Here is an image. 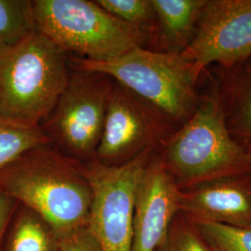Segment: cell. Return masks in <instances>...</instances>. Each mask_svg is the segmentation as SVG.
Segmentation results:
<instances>
[{
	"label": "cell",
	"instance_id": "19",
	"mask_svg": "<svg viewBox=\"0 0 251 251\" xmlns=\"http://www.w3.org/2000/svg\"><path fill=\"white\" fill-rule=\"evenodd\" d=\"M154 251H211L195 223L179 211L171 223L161 245Z\"/></svg>",
	"mask_w": 251,
	"mask_h": 251
},
{
	"label": "cell",
	"instance_id": "8",
	"mask_svg": "<svg viewBox=\"0 0 251 251\" xmlns=\"http://www.w3.org/2000/svg\"><path fill=\"white\" fill-rule=\"evenodd\" d=\"M176 129L159 111L115 82L93 159L106 166L123 165L158 150Z\"/></svg>",
	"mask_w": 251,
	"mask_h": 251
},
{
	"label": "cell",
	"instance_id": "10",
	"mask_svg": "<svg viewBox=\"0 0 251 251\" xmlns=\"http://www.w3.org/2000/svg\"><path fill=\"white\" fill-rule=\"evenodd\" d=\"M179 194L156 150L144 168L136 192L132 251H154L161 245L180 211Z\"/></svg>",
	"mask_w": 251,
	"mask_h": 251
},
{
	"label": "cell",
	"instance_id": "2",
	"mask_svg": "<svg viewBox=\"0 0 251 251\" xmlns=\"http://www.w3.org/2000/svg\"><path fill=\"white\" fill-rule=\"evenodd\" d=\"M65 52L39 31L13 46H0V118L40 127L66 88Z\"/></svg>",
	"mask_w": 251,
	"mask_h": 251
},
{
	"label": "cell",
	"instance_id": "20",
	"mask_svg": "<svg viewBox=\"0 0 251 251\" xmlns=\"http://www.w3.org/2000/svg\"><path fill=\"white\" fill-rule=\"evenodd\" d=\"M59 251H102L89 225H85L60 238Z\"/></svg>",
	"mask_w": 251,
	"mask_h": 251
},
{
	"label": "cell",
	"instance_id": "11",
	"mask_svg": "<svg viewBox=\"0 0 251 251\" xmlns=\"http://www.w3.org/2000/svg\"><path fill=\"white\" fill-rule=\"evenodd\" d=\"M179 190V209L191 220L251 230V171Z\"/></svg>",
	"mask_w": 251,
	"mask_h": 251
},
{
	"label": "cell",
	"instance_id": "22",
	"mask_svg": "<svg viewBox=\"0 0 251 251\" xmlns=\"http://www.w3.org/2000/svg\"><path fill=\"white\" fill-rule=\"evenodd\" d=\"M244 147H245V149H246V151H247L248 156H249V159H250V161H251V145L244 146Z\"/></svg>",
	"mask_w": 251,
	"mask_h": 251
},
{
	"label": "cell",
	"instance_id": "17",
	"mask_svg": "<svg viewBox=\"0 0 251 251\" xmlns=\"http://www.w3.org/2000/svg\"><path fill=\"white\" fill-rule=\"evenodd\" d=\"M97 3L121 22L144 31L150 41L155 25L152 0H97Z\"/></svg>",
	"mask_w": 251,
	"mask_h": 251
},
{
	"label": "cell",
	"instance_id": "14",
	"mask_svg": "<svg viewBox=\"0 0 251 251\" xmlns=\"http://www.w3.org/2000/svg\"><path fill=\"white\" fill-rule=\"evenodd\" d=\"M11 221L1 251H59V239L34 211L23 206Z\"/></svg>",
	"mask_w": 251,
	"mask_h": 251
},
{
	"label": "cell",
	"instance_id": "9",
	"mask_svg": "<svg viewBox=\"0 0 251 251\" xmlns=\"http://www.w3.org/2000/svg\"><path fill=\"white\" fill-rule=\"evenodd\" d=\"M182 55L206 70L228 68L251 56V0H206L198 31Z\"/></svg>",
	"mask_w": 251,
	"mask_h": 251
},
{
	"label": "cell",
	"instance_id": "4",
	"mask_svg": "<svg viewBox=\"0 0 251 251\" xmlns=\"http://www.w3.org/2000/svg\"><path fill=\"white\" fill-rule=\"evenodd\" d=\"M75 66L110 76L159 111L177 128L196 112L201 97L198 84L206 71L182 54L145 48H135L105 62L75 59Z\"/></svg>",
	"mask_w": 251,
	"mask_h": 251
},
{
	"label": "cell",
	"instance_id": "15",
	"mask_svg": "<svg viewBox=\"0 0 251 251\" xmlns=\"http://www.w3.org/2000/svg\"><path fill=\"white\" fill-rule=\"evenodd\" d=\"M35 31L33 1L0 0V46L16 45Z\"/></svg>",
	"mask_w": 251,
	"mask_h": 251
},
{
	"label": "cell",
	"instance_id": "6",
	"mask_svg": "<svg viewBox=\"0 0 251 251\" xmlns=\"http://www.w3.org/2000/svg\"><path fill=\"white\" fill-rule=\"evenodd\" d=\"M115 81L101 73L76 69L40 127L50 144L76 158H94Z\"/></svg>",
	"mask_w": 251,
	"mask_h": 251
},
{
	"label": "cell",
	"instance_id": "5",
	"mask_svg": "<svg viewBox=\"0 0 251 251\" xmlns=\"http://www.w3.org/2000/svg\"><path fill=\"white\" fill-rule=\"evenodd\" d=\"M33 5L36 30L63 52L105 62L148 47L146 33L114 17L97 1L36 0Z\"/></svg>",
	"mask_w": 251,
	"mask_h": 251
},
{
	"label": "cell",
	"instance_id": "1",
	"mask_svg": "<svg viewBox=\"0 0 251 251\" xmlns=\"http://www.w3.org/2000/svg\"><path fill=\"white\" fill-rule=\"evenodd\" d=\"M0 189L39 216L58 239L89 224L86 166L50 144L29 150L1 169Z\"/></svg>",
	"mask_w": 251,
	"mask_h": 251
},
{
	"label": "cell",
	"instance_id": "3",
	"mask_svg": "<svg viewBox=\"0 0 251 251\" xmlns=\"http://www.w3.org/2000/svg\"><path fill=\"white\" fill-rule=\"evenodd\" d=\"M179 189L225 175L251 171L245 147L230 135L212 76L196 112L158 148Z\"/></svg>",
	"mask_w": 251,
	"mask_h": 251
},
{
	"label": "cell",
	"instance_id": "21",
	"mask_svg": "<svg viewBox=\"0 0 251 251\" xmlns=\"http://www.w3.org/2000/svg\"><path fill=\"white\" fill-rule=\"evenodd\" d=\"M18 203L0 189V251Z\"/></svg>",
	"mask_w": 251,
	"mask_h": 251
},
{
	"label": "cell",
	"instance_id": "7",
	"mask_svg": "<svg viewBox=\"0 0 251 251\" xmlns=\"http://www.w3.org/2000/svg\"><path fill=\"white\" fill-rule=\"evenodd\" d=\"M120 166L92 159L86 166L91 188L89 227L102 251H132L133 215L138 184L153 152Z\"/></svg>",
	"mask_w": 251,
	"mask_h": 251
},
{
	"label": "cell",
	"instance_id": "12",
	"mask_svg": "<svg viewBox=\"0 0 251 251\" xmlns=\"http://www.w3.org/2000/svg\"><path fill=\"white\" fill-rule=\"evenodd\" d=\"M206 0H152L155 25L147 49L182 54L191 45Z\"/></svg>",
	"mask_w": 251,
	"mask_h": 251
},
{
	"label": "cell",
	"instance_id": "18",
	"mask_svg": "<svg viewBox=\"0 0 251 251\" xmlns=\"http://www.w3.org/2000/svg\"><path fill=\"white\" fill-rule=\"evenodd\" d=\"M193 222L211 251H251V230L213 223Z\"/></svg>",
	"mask_w": 251,
	"mask_h": 251
},
{
	"label": "cell",
	"instance_id": "13",
	"mask_svg": "<svg viewBox=\"0 0 251 251\" xmlns=\"http://www.w3.org/2000/svg\"><path fill=\"white\" fill-rule=\"evenodd\" d=\"M213 77L229 133L251 145V56L228 68L216 66Z\"/></svg>",
	"mask_w": 251,
	"mask_h": 251
},
{
	"label": "cell",
	"instance_id": "16",
	"mask_svg": "<svg viewBox=\"0 0 251 251\" xmlns=\"http://www.w3.org/2000/svg\"><path fill=\"white\" fill-rule=\"evenodd\" d=\"M50 144L41 127H23L0 118V170L29 150Z\"/></svg>",
	"mask_w": 251,
	"mask_h": 251
}]
</instances>
